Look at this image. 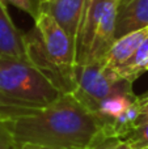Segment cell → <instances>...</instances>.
<instances>
[{
    "mask_svg": "<svg viewBox=\"0 0 148 149\" xmlns=\"http://www.w3.org/2000/svg\"><path fill=\"white\" fill-rule=\"evenodd\" d=\"M16 149L30 144L46 148L89 149L102 135L97 118L72 93L37 110L7 115Z\"/></svg>",
    "mask_w": 148,
    "mask_h": 149,
    "instance_id": "1",
    "label": "cell"
},
{
    "mask_svg": "<svg viewBox=\"0 0 148 149\" xmlns=\"http://www.w3.org/2000/svg\"><path fill=\"white\" fill-rule=\"evenodd\" d=\"M26 56L63 93L76 88L75 42L67 31L43 10H38L34 29L24 34Z\"/></svg>",
    "mask_w": 148,
    "mask_h": 149,
    "instance_id": "2",
    "label": "cell"
},
{
    "mask_svg": "<svg viewBox=\"0 0 148 149\" xmlns=\"http://www.w3.org/2000/svg\"><path fill=\"white\" fill-rule=\"evenodd\" d=\"M63 93L28 58L0 56V115L37 110L54 103Z\"/></svg>",
    "mask_w": 148,
    "mask_h": 149,
    "instance_id": "3",
    "label": "cell"
},
{
    "mask_svg": "<svg viewBox=\"0 0 148 149\" xmlns=\"http://www.w3.org/2000/svg\"><path fill=\"white\" fill-rule=\"evenodd\" d=\"M76 88L72 94L91 113L108 98L121 94H135L133 84L102 63L76 64Z\"/></svg>",
    "mask_w": 148,
    "mask_h": 149,
    "instance_id": "4",
    "label": "cell"
},
{
    "mask_svg": "<svg viewBox=\"0 0 148 149\" xmlns=\"http://www.w3.org/2000/svg\"><path fill=\"white\" fill-rule=\"evenodd\" d=\"M148 28V0H118L115 39Z\"/></svg>",
    "mask_w": 148,
    "mask_h": 149,
    "instance_id": "5",
    "label": "cell"
},
{
    "mask_svg": "<svg viewBox=\"0 0 148 149\" xmlns=\"http://www.w3.org/2000/svg\"><path fill=\"white\" fill-rule=\"evenodd\" d=\"M84 5L85 0H51L45 4H39L38 10L49 13L75 42Z\"/></svg>",
    "mask_w": 148,
    "mask_h": 149,
    "instance_id": "6",
    "label": "cell"
},
{
    "mask_svg": "<svg viewBox=\"0 0 148 149\" xmlns=\"http://www.w3.org/2000/svg\"><path fill=\"white\" fill-rule=\"evenodd\" d=\"M0 56L17 59L28 58L24 34L13 24L7 4L3 0H0Z\"/></svg>",
    "mask_w": 148,
    "mask_h": 149,
    "instance_id": "7",
    "label": "cell"
},
{
    "mask_svg": "<svg viewBox=\"0 0 148 149\" xmlns=\"http://www.w3.org/2000/svg\"><path fill=\"white\" fill-rule=\"evenodd\" d=\"M147 37L148 28L143 29V30L134 31V33H130L127 36H123L121 38L115 39L113 46L110 47L109 52L105 55L102 62L100 63H102L104 65H106L109 68L115 70L135 54L136 50L140 47V45L143 43Z\"/></svg>",
    "mask_w": 148,
    "mask_h": 149,
    "instance_id": "8",
    "label": "cell"
},
{
    "mask_svg": "<svg viewBox=\"0 0 148 149\" xmlns=\"http://www.w3.org/2000/svg\"><path fill=\"white\" fill-rule=\"evenodd\" d=\"M117 73L126 81L133 84L139 76L148 71V37L140 45L136 52L122 65L115 68Z\"/></svg>",
    "mask_w": 148,
    "mask_h": 149,
    "instance_id": "9",
    "label": "cell"
},
{
    "mask_svg": "<svg viewBox=\"0 0 148 149\" xmlns=\"http://www.w3.org/2000/svg\"><path fill=\"white\" fill-rule=\"evenodd\" d=\"M123 140H126L133 149L148 148V122L136 126Z\"/></svg>",
    "mask_w": 148,
    "mask_h": 149,
    "instance_id": "10",
    "label": "cell"
},
{
    "mask_svg": "<svg viewBox=\"0 0 148 149\" xmlns=\"http://www.w3.org/2000/svg\"><path fill=\"white\" fill-rule=\"evenodd\" d=\"M89 149H133L130 144L123 139L118 137H105L100 136Z\"/></svg>",
    "mask_w": 148,
    "mask_h": 149,
    "instance_id": "11",
    "label": "cell"
},
{
    "mask_svg": "<svg viewBox=\"0 0 148 149\" xmlns=\"http://www.w3.org/2000/svg\"><path fill=\"white\" fill-rule=\"evenodd\" d=\"M0 149H16L8 118L1 115H0Z\"/></svg>",
    "mask_w": 148,
    "mask_h": 149,
    "instance_id": "12",
    "label": "cell"
},
{
    "mask_svg": "<svg viewBox=\"0 0 148 149\" xmlns=\"http://www.w3.org/2000/svg\"><path fill=\"white\" fill-rule=\"evenodd\" d=\"M3 1L5 4H10L13 7L18 8V9L24 10L29 16H31L34 20L38 16V4L34 0H3Z\"/></svg>",
    "mask_w": 148,
    "mask_h": 149,
    "instance_id": "13",
    "label": "cell"
},
{
    "mask_svg": "<svg viewBox=\"0 0 148 149\" xmlns=\"http://www.w3.org/2000/svg\"><path fill=\"white\" fill-rule=\"evenodd\" d=\"M17 149H75V148H46V147H37V145L25 144V145H21Z\"/></svg>",
    "mask_w": 148,
    "mask_h": 149,
    "instance_id": "14",
    "label": "cell"
},
{
    "mask_svg": "<svg viewBox=\"0 0 148 149\" xmlns=\"http://www.w3.org/2000/svg\"><path fill=\"white\" fill-rule=\"evenodd\" d=\"M49 1H51V0H37V4H45V3H49Z\"/></svg>",
    "mask_w": 148,
    "mask_h": 149,
    "instance_id": "15",
    "label": "cell"
},
{
    "mask_svg": "<svg viewBox=\"0 0 148 149\" xmlns=\"http://www.w3.org/2000/svg\"><path fill=\"white\" fill-rule=\"evenodd\" d=\"M144 149H148V148H144Z\"/></svg>",
    "mask_w": 148,
    "mask_h": 149,
    "instance_id": "16",
    "label": "cell"
}]
</instances>
